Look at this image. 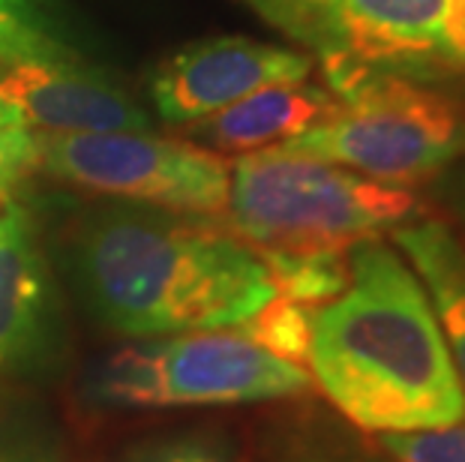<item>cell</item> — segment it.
<instances>
[{
	"mask_svg": "<svg viewBox=\"0 0 465 462\" xmlns=\"http://www.w3.org/2000/svg\"><path fill=\"white\" fill-rule=\"evenodd\" d=\"M336 105H340V96L328 87L289 82L262 87L202 121L181 126L186 142L207 147L213 153H252L285 144L324 121Z\"/></svg>",
	"mask_w": 465,
	"mask_h": 462,
	"instance_id": "10",
	"label": "cell"
},
{
	"mask_svg": "<svg viewBox=\"0 0 465 462\" xmlns=\"http://www.w3.org/2000/svg\"><path fill=\"white\" fill-rule=\"evenodd\" d=\"M142 462H225V457L207 441H177L147 454Z\"/></svg>",
	"mask_w": 465,
	"mask_h": 462,
	"instance_id": "22",
	"label": "cell"
},
{
	"mask_svg": "<svg viewBox=\"0 0 465 462\" xmlns=\"http://www.w3.org/2000/svg\"><path fill=\"white\" fill-rule=\"evenodd\" d=\"M48 289L31 216L18 204L0 213V369L22 367L45 346Z\"/></svg>",
	"mask_w": 465,
	"mask_h": 462,
	"instance_id": "11",
	"label": "cell"
},
{
	"mask_svg": "<svg viewBox=\"0 0 465 462\" xmlns=\"http://www.w3.org/2000/svg\"><path fill=\"white\" fill-rule=\"evenodd\" d=\"M312 61L301 52L246 36H220L174 54L153 78V103L168 123H193L262 87L306 82Z\"/></svg>",
	"mask_w": 465,
	"mask_h": 462,
	"instance_id": "7",
	"label": "cell"
},
{
	"mask_svg": "<svg viewBox=\"0 0 465 462\" xmlns=\"http://www.w3.org/2000/svg\"><path fill=\"white\" fill-rule=\"evenodd\" d=\"M0 100L45 133H138L147 114L130 96L64 64H15L0 75Z\"/></svg>",
	"mask_w": 465,
	"mask_h": 462,
	"instance_id": "9",
	"label": "cell"
},
{
	"mask_svg": "<svg viewBox=\"0 0 465 462\" xmlns=\"http://www.w3.org/2000/svg\"><path fill=\"white\" fill-rule=\"evenodd\" d=\"M273 289L303 307H324L340 298L349 285V250H315V252H259Z\"/></svg>",
	"mask_w": 465,
	"mask_h": 462,
	"instance_id": "14",
	"label": "cell"
},
{
	"mask_svg": "<svg viewBox=\"0 0 465 462\" xmlns=\"http://www.w3.org/2000/svg\"><path fill=\"white\" fill-rule=\"evenodd\" d=\"M328 82L340 105L280 147L391 186L430 181L465 156V117L448 96L363 66L331 70Z\"/></svg>",
	"mask_w": 465,
	"mask_h": 462,
	"instance_id": "4",
	"label": "cell"
},
{
	"mask_svg": "<svg viewBox=\"0 0 465 462\" xmlns=\"http://www.w3.org/2000/svg\"><path fill=\"white\" fill-rule=\"evenodd\" d=\"M241 333L259 342L271 355L301 367V363H310L312 310L276 294L267 307H262L250 321L241 324Z\"/></svg>",
	"mask_w": 465,
	"mask_h": 462,
	"instance_id": "15",
	"label": "cell"
},
{
	"mask_svg": "<svg viewBox=\"0 0 465 462\" xmlns=\"http://www.w3.org/2000/svg\"><path fill=\"white\" fill-rule=\"evenodd\" d=\"M0 462H66L43 436L22 429H0Z\"/></svg>",
	"mask_w": 465,
	"mask_h": 462,
	"instance_id": "20",
	"label": "cell"
},
{
	"mask_svg": "<svg viewBox=\"0 0 465 462\" xmlns=\"http://www.w3.org/2000/svg\"><path fill=\"white\" fill-rule=\"evenodd\" d=\"M393 241L409 255L418 280L430 291L435 319L450 349L465 393V243L441 220H418L393 229Z\"/></svg>",
	"mask_w": 465,
	"mask_h": 462,
	"instance_id": "12",
	"label": "cell"
},
{
	"mask_svg": "<svg viewBox=\"0 0 465 462\" xmlns=\"http://www.w3.org/2000/svg\"><path fill=\"white\" fill-rule=\"evenodd\" d=\"M0 61L64 64L66 54L27 18L25 0H0Z\"/></svg>",
	"mask_w": 465,
	"mask_h": 462,
	"instance_id": "16",
	"label": "cell"
},
{
	"mask_svg": "<svg viewBox=\"0 0 465 462\" xmlns=\"http://www.w3.org/2000/svg\"><path fill=\"white\" fill-rule=\"evenodd\" d=\"M36 169L91 192L199 216H223L232 183L223 153L147 130L36 135Z\"/></svg>",
	"mask_w": 465,
	"mask_h": 462,
	"instance_id": "5",
	"label": "cell"
},
{
	"mask_svg": "<svg viewBox=\"0 0 465 462\" xmlns=\"http://www.w3.org/2000/svg\"><path fill=\"white\" fill-rule=\"evenodd\" d=\"M280 462H379V459L366 457L354 447L333 445V441H303V445L292 447Z\"/></svg>",
	"mask_w": 465,
	"mask_h": 462,
	"instance_id": "21",
	"label": "cell"
},
{
	"mask_svg": "<svg viewBox=\"0 0 465 462\" xmlns=\"http://www.w3.org/2000/svg\"><path fill=\"white\" fill-rule=\"evenodd\" d=\"M435 54L465 73V0H444Z\"/></svg>",
	"mask_w": 465,
	"mask_h": 462,
	"instance_id": "19",
	"label": "cell"
},
{
	"mask_svg": "<svg viewBox=\"0 0 465 462\" xmlns=\"http://www.w3.org/2000/svg\"><path fill=\"white\" fill-rule=\"evenodd\" d=\"M324 57V73L435 57L444 0H250Z\"/></svg>",
	"mask_w": 465,
	"mask_h": 462,
	"instance_id": "6",
	"label": "cell"
},
{
	"mask_svg": "<svg viewBox=\"0 0 465 462\" xmlns=\"http://www.w3.org/2000/svg\"><path fill=\"white\" fill-rule=\"evenodd\" d=\"M379 441L393 462H465V420L427 432H384Z\"/></svg>",
	"mask_w": 465,
	"mask_h": 462,
	"instance_id": "18",
	"label": "cell"
},
{
	"mask_svg": "<svg viewBox=\"0 0 465 462\" xmlns=\"http://www.w3.org/2000/svg\"><path fill=\"white\" fill-rule=\"evenodd\" d=\"M94 399L114 408L168 406L160 339H147L142 346H126L114 351L96 372Z\"/></svg>",
	"mask_w": 465,
	"mask_h": 462,
	"instance_id": "13",
	"label": "cell"
},
{
	"mask_svg": "<svg viewBox=\"0 0 465 462\" xmlns=\"http://www.w3.org/2000/svg\"><path fill=\"white\" fill-rule=\"evenodd\" d=\"M78 277L96 316L130 337L241 328L276 298L264 259L232 231L130 208L84 222Z\"/></svg>",
	"mask_w": 465,
	"mask_h": 462,
	"instance_id": "2",
	"label": "cell"
},
{
	"mask_svg": "<svg viewBox=\"0 0 465 462\" xmlns=\"http://www.w3.org/2000/svg\"><path fill=\"white\" fill-rule=\"evenodd\" d=\"M418 199L405 186L370 181L285 147L241 153L232 162L225 229L255 252L351 250L414 222Z\"/></svg>",
	"mask_w": 465,
	"mask_h": 462,
	"instance_id": "3",
	"label": "cell"
},
{
	"mask_svg": "<svg viewBox=\"0 0 465 462\" xmlns=\"http://www.w3.org/2000/svg\"><path fill=\"white\" fill-rule=\"evenodd\" d=\"M160 346L168 406L267 402L298 397L312 385L303 367L271 355L243 333H181Z\"/></svg>",
	"mask_w": 465,
	"mask_h": 462,
	"instance_id": "8",
	"label": "cell"
},
{
	"mask_svg": "<svg viewBox=\"0 0 465 462\" xmlns=\"http://www.w3.org/2000/svg\"><path fill=\"white\" fill-rule=\"evenodd\" d=\"M34 169L36 133L13 103L0 100V204L9 202V192Z\"/></svg>",
	"mask_w": 465,
	"mask_h": 462,
	"instance_id": "17",
	"label": "cell"
},
{
	"mask_svg": "<svg viewBox=\"0 0 465 462\" xmlns=\"http://www.w3.org/2000/svg\"><path fill=\"white\" fill-rule=\"evenodd\" d=\"M310 367L354 427L427 432L465 420V393L423 282L381 238L349 250V285L312 310Z\"/></svg>",
	"mask_w": 465,
	"mask_h": 462,
	"instance_id": "1",
	"label": "cell"
},
{
	"mask_svg": "<svg viewBox=\"0 0 465 462\" xmlns=\"http://www.w3.org/2000/svg\"><path fill=\"white\" fill-rule=\"evenodd\" d=\"M450 208H453V216H457V222H460V229L465 234V165L462 169L453 174V183H450Z\"/></svg>",
	"mask_w": 465,
	"mask_h": 462,
	"instance_id": "23",
	"label": "cell"
}]
</instances>
